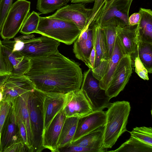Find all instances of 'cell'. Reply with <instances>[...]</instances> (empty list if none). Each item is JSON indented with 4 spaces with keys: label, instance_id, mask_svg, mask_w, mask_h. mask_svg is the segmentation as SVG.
Segmentation results:
<instances>
[{
    "label": "cell",
    "instance_id": "11",
    "mask_svg": "<svg viewBox=\"0 0 152 152\" xmlns=\"http://www.w3.org/2000/svg\"><path fill=\"white\" fill-rule=\"evenodd\" d=\"M92 9L86 7L85 4L66 5L58 10L51 16L75 24L81 31L90 24Z\"/></svg>",
    "mask_w": 152,
    "mask_h": 152
},
{
    "label": "cell",
    "instance_id": "39",
    "mask_svg": "<svg viewBox=\"0 0 152 152\" xmlns=\"http://www.w3.org/2000/svg\"><path fill=\"white\" fill-rule=\"evenodd\" d=\"M140 15L139 12L134 13L129 18V25L132 26L137 25L140 22Z\"/></svg>",
    "mask_w": 152,
    "mask_h": 152
},
{
    "label": "cell",
    "instance_id": "15",
    "mask_svg": "<svg viewBox=\"0 0 152 152\" xmlns=\"http://www.w3.org/2000/svg\"><path fill=\"white\" fill-rule=\"evenodd\" d=\"M66 118L63 109L52 120L48 127L43 131L42 146L52 152H59L58 142L59 136Z\"/></svg>",
    "mask_w": 152,
    "mask_h": 152
},
{
    "label": "cell",
    "instance_id": "35",
    "mask_svg": "<svg viewBox=\"0 0 152 152\" xmlns=\"http://www.w3.org/2000/svg\"><path fill=\"white\" fill-rule=\"evenodd\" d=\"M14 0H0V31L8 12Z\"/></svg>",
    "mask_w": 152,
    "mask_h": 152
},
{
    "label": "cell",
    "instance_id": "44",
    "mask_svg": "<svg viewBox=\"0 0 152 152\" xmlns=\"http://www.w3.org/2000/svg\"><path fill=\"white\" fill-rule=\"evenodd\" d=\"M114 0H107L106 3H105L104 6L102 10L105 7H106L107 5L108 4H110V3H111Z\"/></svg>",
    "mask_w": 152,
    "mask_h": 152
},
{
    "label": "cell",
    "instance_id": "18",
    "mask_svg": "<svg viewBox=\"0 0 152 152\" xmlns=\"http://www.w3.org/2000/svg\"><path fill=\"white\" fill-rule=\"evenodd\" d=\"M93 46L92 30L90 24L81 32L73 46V52L76 57L83 61L89 68H91L89 58Z\"/></svg>",
    "mask_w": 152,
    "mask_h": 152
},
{
    "label": "cell",
    "instance_id": "5",
    "mask_svg": "<svg viewBox=\"0 0 152 152\" xmlns=\"http://www.w3.org/2000/svg\"><path fill=\"white\" fill-rule=\"evenodd\" d=\"M31 2L17 0L9 9L0 31L3 40H10L16 35L30 13Z\"/></svg>",
    "mask_w": 152,
    "mask_h": 152
},
{
    "label": "cell",
    "instance_id": "24",
    "mask_svg": "<svg viewBox=\"0 0 152 152\" xmlns=\"http://www.w3.org/2000/svg\"><path fill=\"white\" fill-rule=\"evenodd\" d=\"M104 129V126L99 128L70 144L97 149L104 148L103 147Z\"/></svg>",
    "mask_w": 152,
    "mask_h": 152
},
{
    "label": "cell",
    "instance_id": "42",
    "mask_svg": "<svg viewBox=\"0 0 152 152\" xmlns=\"http://www.w3.org/2000/svg\"><path fill=\"white\" fill-rule=\"evenodd\" d=\"M9 75L0 76V87L4 83L8 78Z\"/></svg>",
    "mask_w": 152,
    "mask_h": 152
},
{
    "label": "cell",
    "instance_id": "6",
    "mask_svg": "<svg viewBox=\"0 0 152 152\" xmlns=\"http://www.w3.org/2000/svg\"><path fill=\"white\" fill-rule=\"evenodd\" d=\"M80 89L87 97L94 111L103 110L111 103L105 90L101 89L99 81L94 76L90 68L83 75Z\"/></svg>",
    "mask_w": 152,
    "mask_h": 152
},
{
    "label": "cell",
    "instance_id": "20",
    "mask_svg": "<svg viewBox=\"0 0 152 152\" xmlns=\"http://www.w3.org/2000/svg\"><path fill=\"white\" fill-rule=\"evenodd\" d=\"M65 96L66 94L45 93L43 102V131L56 115L63 109Z\"/></svg>",
    "mask_w": 152,
    "mask_h": 152
},
{
    "label": "cell",
    "instance_id": "37",
    "mask_svg": "<svg viewBox=\"0 0 152 152\" xmlns=\"http://www.w3.org/2000/svg\"><path fill=\"white\" fill-rule=\"evenodd\" d=\"M16 119L18 127L20 137L23 142L29 149L27 132L25 125L22 120L17 119L16 118Z\"/></svg>",
    "mask_w": 152,
    "mask_h": 152
},
{
    "label": "cell",
    "instance_id": "28",
    "mask_svg": "<svg viewBox=\"0 0 152 152\" xmlns=\"http://www.w3.org/2000/svg\"><path fill=\"white\" fill-rule=\"evenodd\" d=\"M70 0H37L36 8L42 14L53 12L67 5Z\"/></svg>",
    "mask_w": 152,
    "mask_h": 152
},
{
    "label": "cell",
    "instance_id": "19",
    "mask_svg": "<svg viewBox=\"0 0 152 152\" xmlns=\"http://www.w3.org/2000/svg\"><path fill=\"white\" fill-rule=\"evenodd\" d=\"M20 139H21L15 113L12 105L1 130L0 152H3L9 146Z\"/></svg>",
    "mask_w": 152,
    "mask_h": 152
},
{
    "label": "cell",
    "instance_id": "7",
    "mask_svg": "<svg viewBox=\"0 0 152 152\" xmlns=\"http://www.w3.org/2000/svg\"><path fill=\"white\" fill-rule=\"evenodd\" d=\"M126 54L116 36L113 49L110 57L101 62L92 70L95 77L99 80L100 88L105 91L122 57Z\"/></svg>",
    "mask_w": 152,
    "mask_h": 152
},
{
    "label": "cell",
    "instance_id": "23",
    "mask_svg": "<svg viewBox=\"0 0 152 152\" xmlns=\"http://www.w3.org/2000/svg\"><path fill=\"white\" fill-rule=\"evenodd\" d=\"M79 118L76 117L66 118L58 142V149L72 143L76 132Z\"/></svg>",
    "mask_w": 152,
    "mask_h": 152
},
{
    "label": "cell",
    "instance_id": "32",
    "mask_svg": "<svg viewBox=\"0 0 152 152\" xmlns=\"http://www.w3.org/2000/svg\"><path fill=\"white\" fill-rule=\"evenodd\" d=\"M134 64L135 71L139 77L144 80H148V71L138 55L134 59Z\"/></svg>",
    "mask_w": 152,
    "mask_h": 152
},
{
    "label": "cell",
    "instance_id": "8",
    "mask_svg": "<svg viewBox=\"0 0 152 152\" xmlns=\"http://www.w3.org/2000/svg\"><path fill=\"white\" fill-rule=\"evenodd\" d=\"M21 41L24 45L20 52L29 59L45 57L56 53L60 44L58 41L44 35Z\"/></svg>",
    "mask_w": 152,
    "mask_h": 152
},
{
    "label": "cell",
    "instance_id": "14",
    "mask_svg": "<svg viewBox=\"0 0 152 152\" xmlns=\"http://www.w3.org/2000/svg\"><path fill=\"white\" fill-rule=\"evenodd\" d=\"M140 22L130 26L120 20L116 27V36L127 54L132 56L137 50L140 34Z\"/></svg>",
    "mask_w": 152,
    "mask_h": 152
},
{
    "label": "cell",
    "instance_id": "9",
    "mask_svg": "<svg viewBox=\"0 0 152 152\" xmlns=\"http://www.w3.org/2000/svg\"><path fill=\"white\" fill-rule=\"evenodd\" d=\"M1 42L4 61L9 75H21L25 74L30 69V59L19 51L12 52L14 40H3Z\"/></svg>",
    "mask_w": 152,
    "mask_h": 152
},
{
    "label": "cell",
    "instance_id": "34",
    "mask_svg": "<svg viewBox=\"0 0 152 152\" xmlns=\"http://www.w3.org/2000/svg\"><path fill=\"white\" fill-rule=\"evenodd\" d=\"M107 0H95L92 9L90 23L97 21L99 18L104 6Z\"/></svg>",
    "mask_w": 152,
    "mask_h": 152
},
{
    "label": "cell",
    "instance_id": "2",
    "mask_svg": "<svg viewBox=\"0 0 152 152\" xmlns=\"http://www.w3.org/2000/svg\"><path fill=\"white\" fill-rule=\"evenodd\" d=\"M105 112L103 147L110 148L119 137L127 131L126 126L131 110L129 102L123 101L111 103Z\"/></svg>",
    "mask_w": 152,
    "mask_h": 152
},
{
    "label": "cell",
    "instance_id": "22",
    "mask_svg": "<svg viewBox=\"0 0 152 152\" xmlns=\"http://www.w3.org/2000/svg\"><path fill=\"white\" fill-rule=\"evenodd\" d=\"M120 20L117 18H113L101 22V26L106 44V60L110 57L113 52L116 38V27Z\"/></svg>",
    "mask_w": 152,
    "mask_h": 152
},
{
    "label": "cell",
    "instance_id": "10",
    "mask_svg": "<svg viewBox=\"0 0 152 152\" xmlns=\"http://www.w3.org/2000/svg\"><path fill=\"white\" fill-rule=\"evenodd\" d=\"M132 69L130 56L124 55L120 59L105 91L106 95L110 99L117 96L124 90L131 75Z\"/></svg>",
    "mask_w": 152,
    "mask_h": 152
},
{
    "label": "cell",
    "instance_id": "17",
    "mask_svg": "<svg viewBox=\"0 0 152 152\" xmlns=\"http://www.w3.org/2000/svg\"><path fill=\"white\" fill-rule=\"evenodd\" d=\"M32 91L26 92L18 96L12 103L16 118L22 120L25 126L28 148L30 152H33V140L28 108V100L29 94Z\"/></svg>",
    "mask_w": 152,
    "mask_h": 152
},
{
    "label": "cell",
    "instance_id": "36",
    "mask_svg": "<svg viewBox=\"0 0 152 152\" xmlns=\"http://www.w3.org/2000/svg\"><path fill=\"white\" fill-rule=\"evenodd\" d=\"M29 152V150L22 141L20 139L5 149L3 152Z\"/></svg>",
    "mask_w": 152,
    "mask_h": 152
},
{
    "label": "cell",
    "instance_id": "27",
    "mask_svg": "<svg viewBox=\"0 0 152 152\" xmlns=\"http://www.w3.org/2000/svg\"><path fill=\"white\" fill-rule=\"evenodd\" d=\"M107 152H152V146L144 144L130 137L118 148Z\"/></svg>",
    "mask_w": 152,
    "mask_h": 152
},
{
    "label": "cell",
    "instance_id": "30",
    "mask_svg": "<svg viewBox=\"0 0 152 152\" xmlns=\"http://www.w3.org/2000/svg\"><path fill=\"white\" fill-rule=\"evenodd\" d=\"M39 14L34 11L29 13L23 25L20 32L23 35H29L35 33L40 19Z\"/></svg>",
    "mask_w": 152,
    "mask_h": 152
},
{
    "label": "cell",
    "instance_id": "1",
    "mask_svg": "<svg viewBox=\"0 0 152 152\" xmlns=\"http://www.w3.org/2000/svg\"><path fill=\"white\" fill-rule=\"evenodd\" d=\"M30 59V69L24 75L35 89L45 93L66 94L80 89L83 74L79 65L59 51Z\"/></svg>",
    "mask_w": 152,
    "mask_h": 152
},
{
    "label": "cell",
    "instance_id": "33",
    "mask_svg": "<svg viewBox=\"0 0 152 152\" xmlns=\"http://www.w3.org/2000/svg\"><path fill=\"white\" fill-rule=\"evenodd\" d=\"M11 106L8 101L2 100L0 102V140L2 127Z\"/></svg>",
    "mask_w": 152,
    "mask_h": 152
},
{
    "label": "cell",
    "instance_id": "13",
    "mask_svg": "<svg viewBox=\"0 0 152 152\" xmlns=\"http://www.w3.org/2000/svg\"><path fill=\"white\" fill-rule=\"evenodd\" d=\"M3 87L2 100L11 104L18 96L35 89L33 83L24 75H9Z\"/></svg>",
    "mask_w": 152,
    "mask_h": 152
},
{
    "label": "cell",
    "instance_id": "31",
    "mask_svg": "<svg viewBox=\"0 0 152 152\" xmlns=\"http://www.w3.org/2000/svg\"><path fill=\"white\" fill-rule=\"evenodd\" d=\"M59 152H107V149H101L90 148L78 145L69 144L66 146L58 149Z\"/></svg>",
    "mask_w": 152,
    "mask_h": 152
},
{
    "label": "cell",
    "instance_id": "21",
    "mask_svg": "<svg viewBox=\"0 0 152 152\" xmlns=\"http://www.w3.org/2000/svg\"><path fill=\"white\" fill-rule=\"evenodd\" d=\"M101 21H98L90 24L92 30L93 45L96 52L94 69L102 62L106 60V42L104 33L101 28Z\"/></svg>",
    "mask_w": 152,
    "mask_h": 152
},
{
    "label": "cell",
    "instance_id": "41",
    "mask_svg": "<svg viewBox=\"0 0 152 152\" xmlns=\"http://www.w3.org/2000/svg\"><path fill=\"white\" fill-rule=\"evenodd\" d=\"M95 0H70L71 2L73 3H87L94 2Z\"/></svg>",
    "mask_w": 152,
    "mask_h": 152
},
{
    "label": "cell",
    "instance_id": "12",
    "mask_svg": "<svg viewBox=\"0 0 152 152\" xmlns=\"http://www.w3.org/2000/svg\"><path fill=\"white\" fill-rule=\"evenodd\" d=\"M63 109L66 118L76 117L80 118L94 111L89 102L81 89L66 94Z\"/></svg>",
    "mask_w": 152,
    "mask_h": 152
},
{
    "label": "cell",
    "instance_id": "4",
    "mask_svg": "<svg viewBox=\"0 0 152 152\" xmlns=\"http://www.w3.org/2000/svg\"><path fill=\"white\" fill-rule=\"evenodd\" d=\"M45 93L35 89L28 96V105L33 137V152H40L44 149L42 136L44 129L43 102Z\"/></svg>",
    "mask_w": 152,
    "mask_h": 152
},
{
    "label": "cell",
    "instance_id": "26",
    "mask_svg": "<svg viewBox=\"0 0 152 152\" xmlns=\"http://www.w3.org/2000/svg\"><path fill=\"white\" fill-rule=\"evenodd\" d=\"M135 54H136V56L137 55H138L148 73H151L152 42L142 39L139 36L137 50Z\"/></svg>",
    "mask_w": 152,
    "mask_h": 152
},
{
    "label": "cell",
    "instance_id": "38",
    "mask_svg": "<svg viewBox=\"0 0 152 152\" xmlns=\"http://www.w3.org/2000/svg\"><path fill=\"white\" fill-rule=\"evenodd\" d=\"M1 45V42L0 39V76L9 75L6 69Z\"/></svg>",
    "mask_w": 152,
    "mask_h": 152
},
{
    "label": "cell",
    "instance_id": "16",
    "mask_svg": "<svg viewBox=\"0 0 152 152\" xmlns=\"http://www.w3.org/2000/svg\"><path fill=\"white\" fill-rule=\"evenodd\" d=\"M105 121V113L103 110L94 111L89 114L79 118L72 142L99 128L104 126Z\"/></svg>",
    "mask_w": 152,
    "mask_h": 152
},
{
    "label": "cell",
    "instance_id": "43",
    "mask_svg": "<svg viewBox=\"0 0 152 152\" xmlns=\"http://www.w3.org/2000/svg\"><path fill=\"white\" fill-rule=\"evenodd\" d=\"M3 85L0 87V102L3 99Z\"/></svg>",
    "mask_w": 152,
    "mask_h": 152
},
{
    "label": "cell",
    "instance_id": "45",
    "mask_svg": "<svg viewBox=\"0 0 152 152\" xmlns=\"http://www.w3.org/2000/svg\"><path fill=\"white\" fill-rule=\"evenodd\" d=\"M125 0V1H129V2H132V1H133V0Z\"/></svg>",
    "mask_w": 152,
    "mask_h": 152
},
{
    "label": "cell",
    "instance_id": "40",
    "mask_svg": "<svg viewBox=\"0 0 152 152\" xmlns=\"http://www.w3.org/2000/svg\"><path fill=\"white\" fill-rule=\"evenodd\" d=\"M93 47L91 52L89 58V61L91 70L94 68V63L95 59L96 52L94 47L93 45Z\"/></svg>",
    "mask_w": 152,
    "mask_h": 152
},
{
    "label": "cell",
    "instance_id": "29",
    "mask_svg": "<svg viewBox=\"0 0 152 152\" xmlns=\"http://www.w3.org/2000/svg\"><path fill=\"white\" fill-rule=\"evenodd\" d=\"M130 133L131 137L141 142L152 146V128L142 126L134 128Z\"/></svg>",
    "mask_w": 152,
    "mask_h": 152
},
{
    "label": "cell",
    "instance_id": "3",
    "mask_svg": "<svg viewBox=\"0 0 152 152\" xmlns=\"http://www.w3.org/2000/svg\"><path fill=\"white\" fill-rule=\"evenodd\" d=\"M81 32L73 23L50 15L40 17L35 33L70 45L74 43Z\"/></svg>",
    "mask_w": 152,
    "mask_h": 152
},
{
    "label": "cell",
    "instance_id": "25",
    "mask_svg": "<svg viewBox=\"0 0 152 152\" xmlns=\"http://www.w3.org/2000/svg\"><path fill=\"white\" fill-rule=\"evenodd\" d=\"M139 37L143 40L152 42V11L151 9L140 8Z\"/></svg>",
    "mask_w": 152,
    "mask_h": 152
}]
</instances>
